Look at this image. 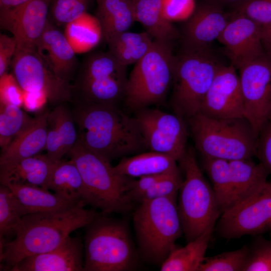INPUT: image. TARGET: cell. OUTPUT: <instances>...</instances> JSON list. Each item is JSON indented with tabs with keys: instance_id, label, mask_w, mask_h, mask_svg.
Instances as JSON below:
<instances>
[{
	"instance_id": "18",
	"label": "cell",
	"mask_w": 271,
	"mask_h": 271,
	"mask_svg": "<svg viewBox=\"0 0 271 271\" xmlns=\"http://www.w3.org/2000/svg\"><path fill=\"white\" fill-rule=\"evenodd\" d=\"M84 244L70 235L60 245L46 252L27 256L11 271H84Z\"/></svg>"
},
{
	"instance_id": "22",
	"label": "cell",
	"mask_w": 271,
	"mask_h": 271,
	"mask_svg": "<svg viewBox=\"0 0 271 271\" xmlns=\"http://www.w3.org/2000/svg\"><path fill=\"white\" fill-rule=\"evenodd\" d=\"M45 150L53 162L62 160L78 138L72 109L66 103H61L49 111Z\"/></svg>"
},
{
	"instance_id": "20",
	"label": "cell",
	"mask_w": 271,
	"mask_h": 271,
	"mask_svg": "<svg viewBox=\"0 0 271 271\" xmlns=\"http://www.w3.org/2000/svg\"><path fill=\"white\" fill-rule=\"evenodd\" d=\"M229 19L215 3L203 4L187 20L183 32L184 47L209 49L218 39Z\"/></svg>"
},
{
	"instance_id": "9",
	"label": "cell",
	"mask_w": 271,
	"mask_h": 271,
	"mask_svg": "<svg viewBox=\"0 0 271 271\" xmlns=\"http://www.w3.org/2000/svg\"><path fill=\"white\" fill-rule=\"evenodd\" d=\"M185 174L177 208L183 233L188 242L213 229L221 213L212 187L204 177L191 148L179 162Z\"/></svg>"
},
{
	"instance_id": "1",
	"label": "cell",
	"mask_w": 271,
	"mask_h": 271,
	"mask_svg": "<svg viewBox=\"0 0 271 271\" xmlns=\"http://www.w3.org/2000/svg\"><path fill=\"white\" fill-rule=\"evenodd\" d=\"M72 111L83 144L110 161L148 149L136 117L118 106L77 99Z\"/></svg>"
},
{
	"instance_id": "37",
	"label": "cell",
	"mask_w": 271,
	"mask_h": 271,
	"mask_svg": "<svg viewBox=\"0 0 271 271\" xmlns=\"http://www.w3.org/2000/svg\"><path fill=\"white\" fill-rule=\"evenodd\" d=\"M89 0H53L50 12L57 25H66L86 13Z\"/></svg>"
},
{
	"instance_id": "10",
	"label": "cell",
	"mask_w": 271,
	"mask_h": 271,
	"mask_svg": "<svg viewBox=\"0 0 271 271\" xmlns=\"http://www.w3.org/2000/svg\"><path fill=\"white\" fill-rule=\"evenodd\" d=\"M127 67L108 51L89 54L76 73L73 95L79 100L118 106L125 94Z\"/></svg>"
},
{
	"instance_id": "33",
	"label": "cell",
	"mask_w": 271,
	"mask_h": 271,
	"mask_svg": "<svg viewBox=\"0 0 271 271\" xmlns=\"http://www.w3.org/2000/svg\"><path fill=\"white\" fill-rule=\"evenodd\" d=\"M203 166L212 182V189L222 214L230 207L232 198L229 161L203 157Z\"/></svg>"
},
{
	"instance_id": "46",
	"label": "cell",
	"mask_w": 271,
	"mask_h": 271,
	"mask_svg": "<svg viewBox=\"0 0 271 271\" xmlns=\"http://www.w3.org/2000/svg\"><path fill=\"white\" fill-rule=\"evenodd\" d=\"M46 101V96L41 92L24 91L23 104L31 110H40Z\"/></svg>"
},
{
	"instance_id": "38",
	"label": "cell",
	"mask_w": 271,
	"mask_h": 271,
	"mask_svg": "<svg viewBox=\"0 0 271 271\" xmlns=\"http://www.w3.org/2000/svg\"><path fill=\"white\" fill-rule=\"evenodd\" d=\"M183 181L179 169L167 173L142 194L137 202L141 203L159 198L177 197Z\"/></svg>"
},
{
	"instance_id": "50",
	"label": "cell",
	"mask_w": 271,
	"mask_h": 271,
	"mask_svg": "<svg viewBox=\"0 0 271 271\" xmlns=\"http://www.w3.org/2000/svg\"><path fill=\"white\" fill-rule=\"evenodd\" d=\"M268 121L271 122V104L269 108L268 114Z\"/></svg>"
},
{
	"instance_id": "47",
	"label": "cell",
	"mask_w": 271,
	"mask_h": 271,
	"mask_svg": "<svg viewBox=\"0 0 271 271\" xmlns=\"http://www.w3.org/2000/svg\"><path fill=\"white\" fill-rule=\"evenodd\" d=\"M261 41L266 54L271 57V26L261 29Z\"/></svg>"
},
{
	"instance_id": "23",
	"label": "cell",
	"mask_w": 271,
	"mask_h": 271,
	"mask_svg": "<svg viewBox=\"0 0 271 271\" xmlns=\"http://www.w3.org/2000/svg\"><path fill=\"white\" fill-rule=\"evenodd\" d=\"M54 162L46 154H39L0 165L1 184L35 186L47 189Z\"/></svg>"
},
{
	"instance_id": "36",
	"label": "cell",
	"mask_w": 271,
	"mask_h": 271,
	"mask_svg": "<svg viewBox=\"0 0 271 271\" xmlns=\"http://www.w3.org/2000/svg\"><path fill=\"white\" fill-rule=\"evenodd\" d=\"M245 247L205 258L198 271H242L249 257Z\"/></svg>"
},
{
	"instance_id": "7",
	"label": "cell",
	"mask_w": 271,
	"mask_h": 271,
	"mask_svg": "<svg viewBox=\"0 0 271 271\" xmlns=\"http://www.w3.org/2000/svg\"><path fill=\"white\" fill-rule=\"evenodd\" d=\"M222 64L209 49L184 47L176 56L170 104L175 113L189 119L200 113L206 93Z\"/></svg>"
},
{
	"instance_id": "40",
	"label": "cell",
	"mask_w": 271,
	"mask_h": 271,
	"mask_svg": "<svg viewBox=\"0 0 271 271\" xmlns=\"http://www.w3.org/2000/svg\"><path fill=\"white\" fill-rule=\"evenodd\" d=\"M164 17L170 22L187 20L194 13L195 0H161Z\"/></svg>"
},
{
	"instance_id": "4",
	"label": "cell",
	"mask_w": 271,
	"mask_h": 271,
	"mask_svg": "<svg viewBox=\"0 0 271 271\" xmlns=\"http://www.w3.org/2000/svg\"><path fill=\"white\" fill-rule=\"evenodd\" d=\"M101 213L86 226L84 271H126L137 265L136 248L126 222Z\"/></svg>"
},
{
	"instance_id": "49",
	"label": "cell",
	"mask_w": 271,
	"mask_h": 271,
	"mask_svg": "<svg viewBox=\"0 0 271 271\" xmlns=\"http://www.w3.org/2000/svg\"><path fill=\"white\" fill-rule=\"evenodd\" d=\"M216 2L225 4H233L236 6L242 3L245 0H214Z\"/></svg>"
},
{
	"instance_id": "14",
	"label": "cell",
	"mask_w": 271,
	"mask_h": 271,
	"mask_svg": "<svg viewBox=\"0 0 271 271\" xmlns=\"http://www.w3.org/2000/svg\"><path fill=\"white\" fill-rule=\"evenodd\" d=\"M271 221V182L266 181L251 195L222 213L219 229L232 238L260 231Z\"/></svg>"
},
{
	"instance_id": "16",
	"label": "cell",
	"mask_w": 271,
	"mask_h": 271,
	"mask_svg": "<svg viewBox=\"0 0 271 271\" xmlns=\"http://www.w3.org/2000/svg\"><path fill=\"white\" fill-rule=\"evenodd\" d=\"M200 113L213 118L244 117L239 77L231 64L218 69L202 104Z\"/></svg>"
},
{
	"instance_id": "28",
	"label": "cell",
	"mask_w": 271,
	"mask_h": 271,
	"mask_svg": "<svg viewBox=\"0 0 271 271\" xmlns=\"http://www.w3.org/2000/svg\"><path fill=\"white\" fill-rule=\"evenodd\" d=\"M173 157L161 153L150 151L131 157H123L114 167L118 174L129 177L168 173L179 169Z\"/></svg>"
},
{
	"instance_id": "35",
	"label": "cell",
	"mask_w": 271,
	"mask_h": 271,
	"mask_svg": "<svg viewBox=\"0 0 271 271\" xmlns=\"http://www.w3.org/2000/svg\"><path fill=\"white\" fill-rule=\"evenodd\" d=\"M22 216L20 215L13 194L8 187L0 186V245L8 242L7 239L15 236L20 227Z\"/></svg>"
},
{
	"instance_id": "3",
	"label": "cell",
	"mask_w": 271,
	"mask_h": 271,
	"mask_svg": "<svg viewBox=\"0 0 271 271\" xmlns=\"http://www.w3.org/2000/svg\"><path fill=\"white\" fill-rule=\"evenodd\" d=\"M81 175L85 204L103 214L124 213L132 208L127 195L133 180L117 173L110 161L86 148L79 138L68 153Z\"/></svg>"
},
{
	"instance_id": "2",
	"label": "cell",
	"mask_w": 271,
	"mask_h": 271,
	"mask_svg": "<svg viewBox=\"0 0 271 271\" xmlns=\"http://www.w3.org/2000/svg\"><path fill=\"white\" fill-rule=\"evenodd\" d=\"M85 206L80 203L62 210L23 216L14 239L0 246L4 268L10 270L27 256L54 249L72 231L85 227L101 214Z\"/></svg>"
},
{
	"instance_id": "19",
	"label": "cell",
	"mask_w": 271,
	"mask_h": 271,
	"mask_svg": "<svg viewBox=\"0 0 271 271\" xmlns=\"http://www.w3.org/2000/svg\"><path fill=\"white\" fill-rule=\"evenodd\" d=\"M36 52L61 78L70 82L79 63L76 53L62 33L48 20L38 41Z\"/></svg>"
},
{
	"instance_id": "30",
	"label": "cell",
	"mask_w": 271,
	"mask_h": 271,
	"mask_svg": "<svg viewBox=\"0 0 271 271\" xmlns=\"http://www.w3.org/2000/svg\"><path fill=\"white\" fill-rule=\"evenodd\" d=\"M213 229H209L184 247L172 249L160 266L162 271H198Z\"/></svg>"
},
{
	"instance_id": "31",
	"label": "cell",
	"mask_w": 271,
	"mask_h": 271,
	"mask_svg": "<svg viewBox=\"0 0 271 271\" xmlns=\"http://www.w3.org/2000/svg\"><path fill=\"white\" fill-rule=\"evenodd\" d=\"M154 39L146 31H125L113 37L107 43L108 51L122 64H136L149 52Z\"/></svg>"
},
{
	"instance_id": "41",
	"label": "cell",
	"mask_w": 271,
	"mask_h": 271,
	"mask_svg": "<svg viewBox=\"0 0 271 271\" xmlns=\"http://www.w3.org/2000/svg\"><path fill=\"white\" fill-rule=\"evenodd\" d=\"M0 99L3 104H23L24 91L13 74L6 73L0 77Z\"/></svg>"
},
{
	"instance_id": "25",
	"label": "cell",
	"mask_w": 271,
	"mask_h": 271,
	"mask_svg": "<svg viewBox=\"0 0 271 271\" xmlns=\"http://www.w3.org/2000/svg\"><path fill=\"white\" fill-rule=\"evenodd\" d=\"M229 165L232 190L231 207L259 189L267 181L269 173L261 164L255 163L251 159L229 161Z\"/></svg>"
},
{
	"instance_id": "45",
	"label": "cell",
	"mask_w": 271,
	"mask_h": 271,
	"mask_svg": "<svg viewBox=\"0 0 271 271\" xmlns=\"http://www.w3.org/2000/svg\"><path fill=\"white\" fill-rule=\"evenodd\" d=\"M166 173L143 176L138 180H133L127 193L128 197L130 200L132 202H137L142 194L150 188Z\"/></svg>"
},
{
	"instance_id": "26",
	"label": "cell",
	"mask_w": 271,
	"mask_h": 271,
	"mask_svg": "<svg viewBox=\"0 0 271 271\" xmlns=\"http://www.w3.org/2000/svg\"><path fill=\"white\" fill-rule=\"evenodd\" d=\"M95 17L101 27L102 38L107 43L127 31L135 22L131 0H96Z\"/></svg>"
},
{
	"instance_id": "43",
	"label": "cell",
	"mask_w": 271,
	"mask_h": 271,
	"mask_svg": "<svg viewBox=\"0 0 271 271\" xmlns=\"http://www.w3.org/2000/svg\"><path fill=\"white\" fill-rule=\"evenodd\" d=\"M243 271H271V244L260 247L249 256Z\"/></svg>"
},
{
	"instance_id": "44",
	"label": "cell",
	"mask_w": 271,
	"mask_h": 271,
	"mask_svg": "<svg viewBox=\"0 0 271 271\" xmlns=\"http://www.w3.org/2000/svg\"><path fill=\"white\" fill-rule=\"evenodd\" d=\"M17 49V43L13 37L0 35V77L7 73Z\"/></svg>"
},
{
	"instance_id": "11",
	"label": "cell",
	"mask_w": 271,
	"mask_h": 271,
	"mask_svg": "<svg viewBox=\"0 0 271 271\" xmlns=\"http://www.w3.org/2000/svg\"><path fill=\"white\" fill-rule=\"evenodd\" d=\"M134 114L148 149L169 155L179 162L187 150L185 119L176 113L149 107L138 110Z\"/></svg>"
},
{
	"instance_id": "48",
	"label": "cell",
	"mask_w": 271,
	"mask_h": 271,
	"mask_svg": "<svg viewBox=\"0 0 271 271\" xmlns=\"http://www.w3.org/2000/svg\"><path fill=\"white\" fill-rule=\"evenodd\" d=\"M30 0H0V11L20 6Z\"/></svg>"
},
{
	"instance_id": "15",
	"label": "cell",
	"mask_w": 271,
	"mask_h": 271,
	"mask_svg": "<svg viewBox=\"0 0 271 271\" xmlns=\"http://www.w3.org/2000/svg\"><path fill=\"white\" fill-rule=\"evenodd\" d=\"M53 0H30L17 7L0 11L1 27L10 32L16 51H36L38 41L48 20Z\"/></svg>"
},
{
	"instance_id": "12",
	"label": "cell",
	"mask_w": 271,
	"mask_h": 271,
	"mask_svg": "<svg viewBox=\"0 0 271 271\" xmlns=\"http://www.w3.org/2000/svg\"><path fill=\"white\" fill-rule=\"evenodd\" d=\"M10 65L24 91L41 92L55 106L72 100V85L56 75L36 51H16Z\"/></svg>"
},
{
	"instance_id": "34",
	"label": "cell",
	"mask_w": 271,
	"mask_h": 271,
	"mask_svg": "<svg viewBox=\"0 0 271 271\" xmlns=\"http://www.w3.org/2000/svg\"><path fill=\"white\" fill-rule=\"evenodd\" d=\"M0 146L5 149L10 143L32 122L34 117L19 106L1 103Z\"/></svg>"
},
{
	"instance_id": "39",
	"label": "cell",
	"mask_w": 271,
	"mask_h": 271,
	"mask_svg": "<svg viewBox=\"0 0 271 271\" xmlns=\"http://www.w3.org/2000/svg\"><path fill=\"white\" fill-rule=\"evenodd\" d=\"M235 13L250 19L261 29L271 26V0H245L236 5Z\"/></svg>"
},
{
	"instance_id": "29",
	"label": "cell",
	"mask_w": 271,
	"mask_h": 271,
	"mask_svg": "<svg viewBox=\"0 0 271 271\" xmlns=\"http://www.w3.org/2000/svg\"><path fill=\"white\" fill-rule=\"evenodd\" d=\"M47 188L66 199L86 206L83 180L77 166L71 159L54 163Z\"/></svg>"
},
{
	"instance_id": "24",
	"label": "cell",
	"mask_w": 271,
	"mask_h": 271,
	"mask_svg": "<svg viewBox=\"0 0 271 271\" xmlns=\"http://www.w3.org/2000/svg\"><path fill=\"white\" fill-rule=\"evenodd\" d=\"M4 185L12 192L22 217L32 213L62 210L80 203L69 201L38 186L12 184Z\"/></svg>"
},
{
	"instance_id": "21",
	"label": "cell",
	"mask_w": 271,
	"mask_h": 271,
	"mask_svg": "<svg viewBox=\"0 0 271 271\" xmlns=\"http://www.w3.org/2000/svg\"><path fill=\"white\" fill-rule=\"evenodd\" d=\"M49 111L47 108L37 111L30 125L2 150L0 165L34 156L45 150Z\"/></svg>"
},
{
	"instance_id": "27",
	"label": "cell",
	"mask_w": 271,
	"mask_h": 271,
	"mask_svg": "<svg viewBox=\"0 0 271 271\" xmlns=\"http://www.w3.org/2000/svg\"><path fill=\"white\" fill-rule=\"evenodd\" d=\"M135 21L146 28L154 40L172 43L178 33L171 22L164 17L161 0H131Z\"/></svg>"
},
{
	"instance_id": "5",
	"label": "cell",
	"mask_w": 271,
	"mask_h": 271,
	"mask_svg": "<svg viewBox=\"0 0 271 271\" xmlns=\"http://www.w3.org/2000/svg\"><path fill=\"white\" fill-rule=\"evenodd\" d=\"M140 203L132 218L140 257L161 266L183 233L177 197Z\"/></svg>"
},
{
	"instance_id": "6",
	"label": "cell",
	"mask_w": 271,
	"mask_h": 271,
	"mask_svg": "<svg viewBox=\"0 0 271 271\" xmlns=\"http://www.w3.org/2000/svg\"><path fill=\"white\" fill-rule=\"evenodd\" d=\"M187 120L203 157L229 161L256 156L258 136L244 117L218 118L199 113Z\"/></svg>"
},
{
	"instance_id": "32",
	"label": "cell",
	"mask_w": 271,
	"mask_h": 271,
	"mask_svg": "<svg viewBox=\"0 0 271 271\" xmlns=\"http://www.w3.org/2000/svg\"><path fill=\"white\" fill-rule=\"evenodd\" d=\"M64 34L76 53L90 50L102 37L98 21L87 13L66 24Z\"/></svg>"
},
{
	"instance_id": "51",
	"label": "cell",
	"mask_w": 271,
	"mask_h": 271,
	"mask_svg": "<svg viewBox=\"0 0 271 271\" xmlns=\"http://www.w3.org/2000/svg\"><path fill=\"white\" fill-rule=\"evenodd\" d=\"M270 224H271V221H270Z\"/></svg>"
},
{
	"instance_id": "8",
	"label": "cell",
	"mask_w": 271,
	"mask_h": 271,
	"mask_svg": "<svg viewBox=\"0 0 271 271\" xmlns=\"http://www.w3.org/2000/svg\"><path fill=\"white\" fill-rule=\"evenodd\" d=\"M175 58L172 43L154 40L128 77L122 101L127 109L134 112L164 101L171 88Z\"/></svg>"
},
{
	"instance_id": "42",
	"label": "cell",
	"mask_w": 271,
	"mask_h": 271,
	"mask_svg": "<svg viewBox=\"0 0 271 271\" xmlns=\"http://www.w3.org/2000/svg\"><path fill=\"white\" fill-rule=\"evenodd\" d=\"M256 156L271 174V122L267 121L259 133Z\"/></svg>"
},
{
	"instance_id": "13",
	"label": "cell",
	"mask_w": 271,
	"mask_h": 271,
	"mask_svg": "<svg viewBox=\"0 0 271 271\" xmlns=\"http://www.w3.org/2000/svg\"><path fill=\"white\" fill-rule=\"evenodd\" d=\"M238 70L243 116L258 136L268 121L271 104V57L265 54L246 63Z\"/></svg>"
},
{
	"instance_id": "17",
	"label": "cell",
	"mask_w": 271,
	"mask_h": 271,
	"mask_svg": "<svg viewBox=\"0 0 271 271\" xmlns=\"http://www.w3.org/2000/svg\"><path fill=\"white\" fill-rule=\"evenodd\" d=\"M218 40L224 46L231 65L236 69L266 54L261 41V28L236 13L229 19Z\"/></svg>"
}]
</instances>
